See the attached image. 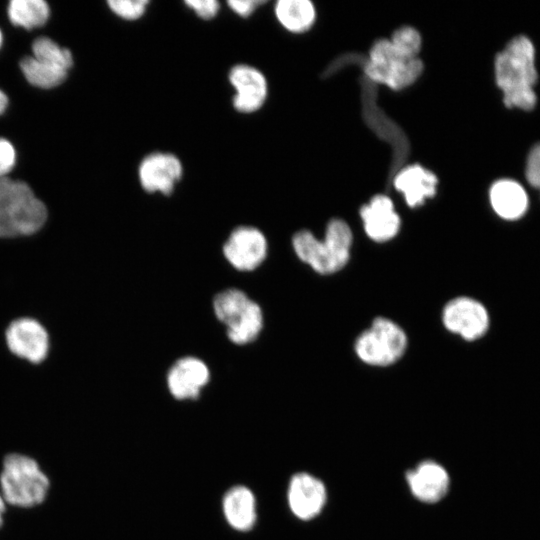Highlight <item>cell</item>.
<instances>
[{"label": "cell", "instance_id": "cell-23", "mask_svg": "<svg viewBox=\"0 0 540 540\" xmlns=\"http://www.w3.org/2000/svg\"><path fill=\"white\" fill-rule=\"evenodd\" d=\"M33 55L36 59L68 70L73 64L72 53L67 48H61L47 37H39L32 44Z\"/></svg>", "mask_w": 540, "mask_h": 540}, {"label": "cell", "instance_id": "cell-8", "mask_svg": "<svg viewBox=\"0 0 540 540\" xmlns=\"http://www.w3.org/2000/svg\"><path fill=\"white\" fill-rule=\"evenodd\" d=\"M5 341L12 354L33 364L44 361L49 353L47 330L30 317L13 320L6 328Z\"/></svg>", "mask_w": 540, "mask_h": 540}, {"label": "cell", "instance_id": "cell-32", "mask_svg": "<svg viewBox=\"0 0 540 540\" xmlns=\"http://www.w3.org/2000/svg\"><path fill=\"white\" fill-rule=\"evenodd\" d=\"M1 44H2V33H1V30H0V47H1Z\"/></svg>", "mask_w": 540, "mask_h": 540}, {"label": "cell", "instance_id": "cell-16", "mask_svg": "<svg viewBox=\"0 0 540 540\" xmlns=\"http://www.w3.org/2000/svg\"><path fill=\"white\" fill-rule=\"evenodd\" d=\"M360 216L366 235L373 241H389L400 230V216L393 201L386 195L378 194L372 197L361 207Z\"/></svg>", "mask_w": 540, "mask_h": 540}, {"label": "cell", "instance_id": "cell-10", "mask_svg": "<svg viewBox=\"0 0 540 540\" xmlns=\"http://www.w3.org/2000/svg\"><path fill=\"white\" fill-rule=\"evenodd\" d=\"M442 323L451 333L467 341H473L486 333L489 316L480 302L463 296L450 300L444 306Z\"/></svg>", "mask_w": 540, "mask_h": 540}, {"label": "cell", "instance_id": "cell-14", "mask_svg": "<svg viewBox=\"0 0 540 540\" xmlns=\"http://www.w3.org/2000/svg\"><path fill=\"white\" fill-rule=\"evenodd\" d=\"M210 370L199 358L187 356L178 359L167 374V387L177 400H195L209 383Z\"/></svg>", "mask_w": 540, "mask_h": 540}, {"label": "cell", "instance_id": "cell-3", "mask_svg": "<svg viewBox=\"0 0 540 540\" xmlns=\"http://www.w3.org/2000/svg\"><path fill=\"white\" fill-rule=\"evenodd\" d=\"M46 219V206L26 183L0 177V237L34 234Z\"/></svg>", "mask_w": 540, "mask_h": 540}, {"label": "cell", "instance_id": "cell-13", "mask_svg": "<svg viewBox=\"0 0 540 540\" xmlns=\"http://www.w3.org/2000/svg\"><path fill=\"white\" fill-rule=\"evenodd\" d=\"M327 502V490L317 477L307 473H295L289 480L287 503L291 513L299 520L317 517Z\"/></svg>", "mask_w": 540, "mask_h": 540}, {"label": "cell", "instance_id": "cell-30", "mask_svg": "<svg viewBox=\"0 0 540 540\" xmlns=\"http://www.w3.org/2000/svg\"><path fill=\"white\" fill-rule=\"evenodd\" d=\"M8 104L7 96L0 90V114L4 112Z\"/></svg>", "mask_w": 540, "mask_h": 540}, {"label": "cell", "instance_id": "cell-11", "mask_svg": "<svg viewBox=\"0 0 540 540\" xmlns=\"http://www.w3.org/2000/svg\"><path fill=\"white\" fill-rule=\"evenodd\" d=\"M183 175L180 159L169 152H152L138 166V180L148 193L170 195Z\"/></svg>", "mask_w": 540, "mask_h": 540}, {"label": "cell", "instance_id": "cell-24", "mask_svg": "<svg viewBox=\"0 0 540 540\" xmlns=\"http://www.w3.org/2000/svg\"><path fill=\"white\" fill-rule=\"evenodd\" d=\"M393 47L407 57H418L422 39L419 32L410 26H403L394 31L389 39Z\"/></svg>", "mask_w": 540, "mask_h": 540}, {"label": "cell", "instance_id": "cell-31", "mask_svg": "<svg viewBox=\"0 0 540 540\" xmlns=\"http://www.w3.org/2000/svg\"><path fill=\"white\" fill-rule=\"evenodd\" d=\"M5 504H6V501L0 492V527L2 526L3 520H4L3 515L5 513Z\"/></svg>", "mask_w": 540, "mask_h": 540}, {"label": "cell", "instance_id": "cell-29", "mask_svg": "<svg viewBox=\"0 0 540 540\" xmlns=\"http://www.w3.org/2000/svg\"><path fill=\"white\" fill-rule=\"evenodd\" d=\"M264 2L261 0H230L227 1L229 9L239 17L251 16L259 5Z\"/></svg>", "mask_w": 540, "mask_h": 540}, {"label": "cell", "instance_id": "cell-17", "mask_svg": "<svg viewBox=\"0 0 540 540\" xmlns=\"http://www.w3.org/2000/svg\"><path fill=\"white\" fill-rule=\"evenodd\" d=\"M222 511L229 526L239 532L250 531L257 522L255 495L244 485H236L226 491Z\"/></svg>", "mask_w": 540, "mask_h": 540}, {"label": "cell", "instance_id": "cell-25", "mask_svg": "<svg viewBox=\"0 0 540 540\" xmlns=\"http://www.w3.org/2000/svg\"><path fill=\"white\" fill-rule=\"evenodd\" d=\"M148 0H109L110 10L127 21H135L145 15L149 5Z\"/></svg>", "mask_w": 540, "mask_h": 540}, {"label": "cell", "instance_id": "cell-5", "mask_svg": "<svg viewBox=\"0 0 540 540\" xmlns=\"http://www.w3.org/2000/svg\"><path fill=\"white\" fill-rule=\"evenodd\" d=\"M213 311L226 326L229 340L236 345L253 342L263 328L261 307L240 289L219 292L213 299Z\"/></svg>", "mask_w": 540, "mask_h": 540}, {"label": "cell", "instance_id": "cell-2", "mask_svg": "<svg viewBox=\"0 0 540 540\" xmlns=\"http://www.w3.org/2000/svg\"><path fill=\"white\" fill-rule=\"evenodd\" d=\"M353 233L342 219H332L326 226L323 239L312 232L301 230L292 237L296 256L319 274L340 271L349 261Z\"/></svg>", "mask_w": 540, "mask_h": 540}, {"label": "cell", "instance_id": "cell-26", "mask_svg": "<svg viewBox=\"0 0 540 540\" xmlns=\"http://www.w3.org/2000/svg\"><path fill=\"white\" fill-rule=\"evenodd\" d=\"M184 4L203 20L213 19L220 10V3L216 0H187Z\"/></svg>", "mask_w": 540, "mask_h": 540}, {"label": "cell", "instance_id": "cell-22", "mask_svg": "<svg viewBox=\"0 0 540 540\" xmlns=\"http://www.w3.org/2000/svg\"><path fill=\"white\" fill-rule=\"evenodd\" d=\"M49 14V6L43 0H12L8 7L10 21L26 29L44 25Z\"/></svg>", "mask_w": 540, "mask_h": 540}, {"label": "cell", "instance_id": "cell-9", "mask_svg": "<svg viewBox=\"0 0 540 540\" xmlns=\"http://www.w3.org/2000/svg\"><path fill=\"white\" fill-rule=\"evenodd\" d=\"M265 235L253 226H238L231 231L223 245L228 263L238 271H253L267 256Z\"/></svg>", "mask_w": 540, "mask_h": 540}, {"label": "cell", "instance_id": "cell-15", "mask_svg": "<svg viewBox=\"0 0 540 540\" xmlns=\"http://www.w3.org/2000/svg\"><path fill=\"white\" fill-rule=\"evenodd\" d=\"M411 494L427 504L439 502L449 490L450 478L447 470L433 460H425L405 474Z\"/></svg>", "mask_w": 540, "mask_h": 540}, {"label": "cell", "instance_id": "cell-18", "mask_svg": "<svg viewBox=\"0 0 540 540\" xmlns=\"http://www.w3.org/2000/svg\"><path fill=\"white\" fill-rule=\"evenodd\" d=\"M436 175L419 164L402 169L394 179V187L401 192L408 206L417 207L437 191Z\"/></svg>", "mask_w": 540, "mask_h": 540}, {"label": "cell", "instance_id": "cell-19", "mask_svg": "<svg viewBox=\"0 0 540 540\" xmlns=\"http://www.w3.org/2000/svg\"><path fill=\"white\" fill-rule=\"evenodd\" d=\"M489 197L493 210L507 220L520 218L528 208V196L524 188L510 179L493 183Z\"/></svg>", "mask_w": 540, "mask_h": 540}, {"label": "cell", "instance_id": "cell-4", "mask_svg": "<svg viewBox=\"0 0 540 540\" xmlns=\"http://www.w3.org/2000/svg\"><path fill=\"white\" fill-rule=\"evenodd\" d=\"M49 479L31 457L12 453L4 458L0 473L1 494L6 503L28 508L44 501Z\"/></svg>", "mask_w": 540, "mask_h": 540}, {"label": "cell", "instance_id": "cell-12", "mask_svg": "<svg viewBox=\"0 0 540 540\" xmlns=\"http://www.w3.org/2000/svg\"><path fill=\"white\" fill-rule=\"evenodd\" d=\"M234 89L232 106L239 113L250 114L260 110L268 96L265 75L249 64L234 65L228 74Z\"/></svg>", "mask_w": 540, "mask_h": 540}, {"label": "cell", "instance_id": "cell-1", "mask_svg": "<svg viewBox=\"0 0 540 540\" xmlns=\"http://www.w3.org/2000/svg\"><path fill=\"white\" fill-rule=\"evenodd\" d=\"M496 84L503 92L508 108L532 110L537 98L533 86L537 82L534 46L529 38L519 35L495 58Z\"/></svg>", "mask_w": 540, "mask_h": 540}, {"label": "cell", "instance_id": "cell-7", "mask_svg": "<svg viewBox=\"0 0 540 540\" xmlns=\"http://www.w3.org/2000/svg\"><path fill=\"white\" fill-rule=\"evenodd\" d=\"M423 68L419 57L404 56L389 39H380L369 51L365 73L375 82L400 90L412 85L422 74Z\"/></svg>", "mask_w": 540, "mask_h": 540}, {"label": "cell", "instance_id": "cell-28", "mask_svg": "<svg viewBox=\"0 0 540 540\" xmlns=\"http://www.w3.org/2000/svg\"><path fill=\"white\" fill-rule=\"evenodd\" d=\"M16 152L13 145L0 138V177H5L15 165Z\"/></svg>", "mask_w": 540, "mask_h": 540}, {"label": "cell", "instance_id": "cell-20", "mask_svg": "<svg viewBox=\"0 0 540 540\" xmlns=\"http://www.w3.org/2000/svg\"><path fill=\"white\" fill-rule=\"evenodd\" d=\"M274 13L281 26L292 33L309 30L316 17L315 7L309 0H279Z\"/></svg>", "mask_w": 540, "mask_h": 540}, {"label": "cell", "instance_id": "cell-27", "mask_svg": "<svg viewBox=\"0 0 540 540\" xmlns=\"http://www.w3.org/2000/svg\"><path fill=\"white\" fill-rule=\"evenodd\" d=\"M525 174L530 185L540 191V143L535 144L528 154Z\"/></svg>", "mask_w": 540, "mask_h": 540}, {"label": "cell", "instance_id": "cell-6", "mask_svg": "<svg viewBox=\"0 0 540 540\" xmlns=\"http://www.w3.org/2000/svg\"><path fill=\"white\" fill-rule=\"evenodd\" d=\"M407 344L406 333L397 323L378 317L357 337L354 351L363 363L386 367L403 356Z\"/></svg>", "mask_w": 540, "mask_h": 540}, {"label": "cell", "instance_id": "cell-21", "mask_svg": "<svg viewBox=\"0 0 540 540\" xmlns=\"http://www.w3.org/2000/svg\"><path fill=\"white\" fill-rule=\"evenodd\" d=\"M20 68L28 82L40 88H53L60 85L67 76V70L40 61L34 56L24 57Z\"/></svg>", "mask_w": 540, "mask_h": 540}]
</instances>
